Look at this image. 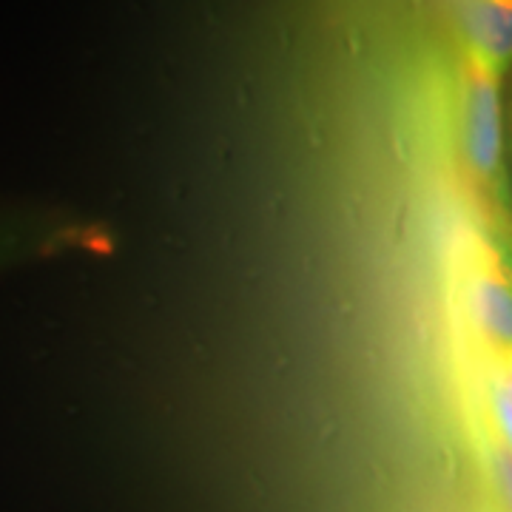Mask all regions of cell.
Segmentation results:
<instances>
[{
    "label": "cell",
    "instance_id": "1",
    "mask_svg": "<svg viewBox=\"0 0 512 512\" xmlns=\"http://www.w3.org/2000/svg\"><path fill=\"white\" fill-rule=\"evenodd\" d=\"M464 151L481 177H495L501 160V103L493 74L478 69L464 94Z\"/></svg>",
    "mask_w": 512,
    "mask_h": 512
},
{
    "label": "cell",
    "instance_id": "2",
    "mask_svg": "<svg viewBox=\"0 0 512 512\" xmlns=\"http://www.w3.org/2000/svg\"><path fill=\"white\" fill-rule=\"evenodd\" d=\"M464 32L487 66H501L510 55V3L507 0H467L461 12Z\"/></svg>",
    "mask_w": 512,
    "mask_h": 512
},
{
    "label": "cell",
    "instance_id": "3",
    "mask_svg": "<svg viewBox=\"0 0 512 512\" xmlns=\"http://www.w3.org/2000/svg\"><path fill=\"white\" fill-rule=\"evenodd\" d=\"M66 237V228H49L43 222L18 220V217H0V271L15 265L26 256L46 254L52 242Z\"/></svg>",
    "mask_w": 512,
    "mask_h": 512
}]
</instances>
